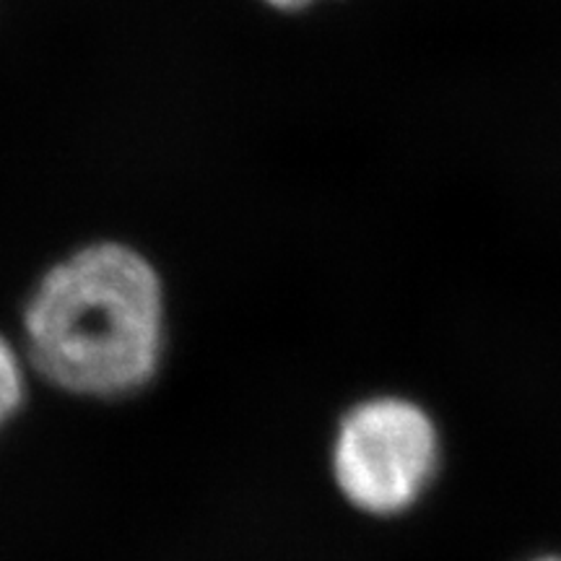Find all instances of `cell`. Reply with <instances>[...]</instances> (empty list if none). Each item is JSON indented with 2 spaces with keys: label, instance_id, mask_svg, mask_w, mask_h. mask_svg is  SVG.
I'll return each mask as SVG.
<instances>
[{
  "label": "cell",
  "instance_id": "cell-1",
  "mask_svg": "<svg viewBox=\"0 0 561 561\" xmlns=\"http://www.w3.org/2000/svg\"><path fill=\"white\" fill-rule=\"evenodd\" d=\"M24 356L42 380L87 401H125L157 380L170 339L164 278L125 240L73 248L21 307Z\"/></svg>",
  "mask_w": 561,
  "mask_h": 561
},
{
  "label": "cell",
  "instance_id": "cell-2",
  "mask_svg": "<svg viewBox=\"0 0 561 561\" xmlns=\"http://www.w3.org/2000/svg\"><path fill=\"white\" fill-rule=\"evenodd\" d=\"M439 462L437 424L411 398H362L335 424L333 483L362 515H405L432 489Z\"/></svg>",
  "mask_w": 561,
  "mask_h": 561
},
{
  "label": "cell",
  "instance_id": "cell-3",
  "mask_svg": "<svg viewBox=\"0 0 561 561\" xmlns=\"http://www.w3.org/2000/svg\"><path fill=\"white\" fill-rule=\"evenodd\" d=\"M26 403V364L19 348L0 333V432Z\"/></svg>",
  "mask_w": 561,
  "mask_h": 561
},
{
  "label": "cell",
  "instance_id": "cell-4",
  "mask_svg": "<svg viewBox=\"0 0 561 561\" xmlns=\"http://www.w3.org/2000/svg\"><path fill=\"white\" fill-rule=\"evenodd\" d=\"M261 3H265L268 9L278 13H301V11H310L318 0H261Z\"/></svg>",
  "mask_w": 561,
  "mask_h": 561
},
{
  "label": "cell",
  "instance_id": "cell-5",
  "mask_svg": "<svg viewBox=\"0 0 561 561\" xmlns=\"http://www.w3.org/2000/svg\"><path fill=\"white\" fill-rule=\"evenodd\" d=\"M533 561H561V557H543V559H533Z\"/></svg>",
  "mask_w": 561,
  "mask_h": 561
}]
</instances>
